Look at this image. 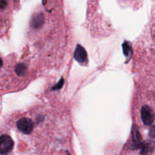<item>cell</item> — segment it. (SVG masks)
I'll list each match as a JSON object with an SVG mask.
<instances>
[{
	"label": "cell",
	"instance_id": "8992f818",
	"mask_svg": "<svg viewBox=\"0 0 155 155\" xmlns=\"http://www.w3.org/2000/svg\"><path fill=\"white\" fill-rule=\"evenodd\" d=\"M9 155H10V154H9Z\"/></svg>",
	"mask_w": 155,
	"mask_h": 155
},
{
	"label": "cell",
	"instance_id": "277c9868",
	"mask_svg": "<svg viewBox=\"0 0 155 155\" xmlns=\"http://www.w3.org/2000/svg\"><path fill=\"white\" fill-rule=\"evenodd\" d=\"M46 155H71L68 151L64 150H58L57 152H53L52 153H47Z\"/></svg>",
	"mask_w": 155,
	"mask_h": 155
},
{
	"label": "cell",
	"instance_id": "6da1fadb",
	"mask_svg": "<svg viewBox=\"0 0 155 155\" xmlns=\"http://www.w3.org/2000/svg\"><path fill=\"white\" fill-rule=\"evenodd\" d=\"M14 147V141L8 135L0 136V155H9Z\"/></svg>",
	"mask_w": 155,
	"mask_h": 155
},
{
	"label": "cell",
	"instance_id": "3957f363",
	"mask_svg": "<svg viewBox=\"0 0 155 155\" xmlns=\"http://www.w3.org/2000/svg\"><path fill=\"white\" fill-rule=\"evenodd\" d=\"M9 0H0V12H3L7 9L9 5Z\"/></svg>",
	"mask_w": 155,
	"mask_h": 155
},
{
	"label": "cell",
	"instance_id": "7a4b0ae2",
	"mask_svg": "<svg viewBox=\"0 0 155 155\" xmlns=\"http://www.w3.org/2000/svg\"><path fill=\"white\" fill-rule=\"evenodd\" d=\"M120 155H154V147L151 148L148 144L139 146L136 149L130 147L125 149Z\"/></svg>",
	"mask_w": 155,
	"mask_h": 155
},
{
	"label": "cell",
	"instance_id": "5b68a950",
	"mask_svg": "<svg viewBox=\"0 0 155 155\" xmlns=\"http://www.w3.org/2000/svg\"><path fill=\"white\" fill-rule=\"evenodd\" d=\"M3 65V61H2V59L1 57H0V68H1V67Z\"/></svg>",
	"mask_w": 155,
	"mask_h": 155
}]
</instances>
